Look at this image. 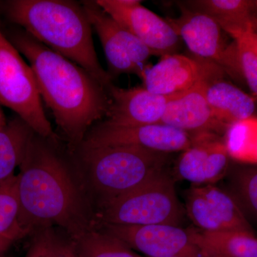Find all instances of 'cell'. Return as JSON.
<instances>
[{"label": "cell", "instance_id": "obj_8", "mask_svg": "<svg viewBox=\"0 0 257 257\" xmlns=\"http://www.w3.org/2000/svg\"><path fill=\"white\" fill-rule=\"evenodd\" d=\"M96 228L148 257L204 254L199 243V230L193 228L183 229L170 224H100Z\"/></svg>", "mask_w": 257, "mask_h": 257}, {"label": "cell", "instance_id": "obj_3", "mask_svg": "<svg viewBox=\"0 0 257 257\" xmlns=\"http://www.w3.org/2000/svg\"><path fill=\"white\" fill-rule=\"evenodd\" d=\"M0 10L11 25L87 71L109 89L112 83L98 59L92 27L82 2L71 0H8Z\"/></svg>", "mask_w": 257, "mask_h": 257}, {"label": "cell", "instance_id": "obj_12", "mask_svg": "<svg viewBox=\"0 0 257 257\" xmlns=\"http://www.w3.org/2000/svg\"><path fill=\"white\" fill-rule=\"evenodd\" d=\"M115 21L138 37L153 55L176 54L180 37L168 22L138 0H96Z\"/></svg>", "mask_w": 257, "mask_h": 257}, {"label": "cell", "instance_id": "obj_28", "mask_svg": "<svg viewBox=\"0 0 257 257\" xmlns=\"http://www.w3.org/2000/svg\"><path fill=\"white\" fill-rule=\"evenodd\" d=\"M15 241L8 238L0 237V257L5 256V253L13 245Z\"/></svg>", "mask_w": 257, "mask_h": 257}, {"label": "cell", "instance_id": "obj_27", "mask_svg": "<svg viewBox=\"0 0 257 257\" xmlns=\"http://www.w3.org/2000/svg\"><path fill=\"white\" fill-rule=\"evenodd\" d=\"M50 229L40 230L32 235L33 239L25 257H47Z\"/></svg>", "mask_w": 257, "mask_h": 257}, {"label": "cell", "instance_id": "obj_32", "mask_svg": "<svg viewBox=\"0 0 257 257\" xmlns=\"http://www.w3.org/2000/svg\"><path fill=\"white\" fill-rule=\"evenodd\" d=\"M1 257H8V256H1Z\"/></svg>", "mask_w": 257, "mask_h": 257}, {"label": "cell", "instance_id": "obj_4", "mask_svg": "<svg viewBox=\"0 0 257 257\" xmlns=\"http://www.w3.org/2000/svg\"><path fill=\"white\" fill-rule=\"evenodd\" d=\"M74 152L76 170L94 213L166 170L168 160V154L138 147H79Z\"/></svg>", "mask_w": 257, "mask_h": 257}, {"label": "cell", "instance_id": "obj_22", "mask_svg": "<svg viewBox=\"0 0 257 257\" xmlns=\"http://www.w3.org/2000/svg\"><path fill=\"white\" fill-rule=\"evenodd\" d=\"M224 143L231 158L257 164V117L252 116L230 125Z\"/></svg>", "mask_w": 257, "mask_h": 257}, {"label": "cell", "instance_id": "obj_26", "mask_svg": "<svg viewBox=\"0 0 257 257\" xmlns=\"http://www.w3.org/2000/svg\"><path fill=\"white\" fill-rule=\"evenodd\" d=\"M47 257H79L73 242L65 234L57 232L51 228L49 238Z\"/></svg>", "mask_w": 257, "mask_h": 257}, {"label": "cell", "instance_id": "obj_31", "mask_svg": "<svg viewBox=\"0 0 257 257\" xmlns=\"http://www.w3.org/2000/svg\"><path fill=\"white\" fill-rule=\"evenodd\" d=\"M253 3H254L255 8H256V10L257 11V0H256V1H253Z\"/></svg>", "mask_w": 257, "mask_h": 257}, {"label": "cell", "instance_id": "obj_17", "mask_svg": "<svg viewBox=\"0 0 257 257\" xmlns=\"http://www.w3.org/2000/svg\"><path fill=\"white\" fill-rule=\"evenodd\" d=\"M212 70L206 79L205 94L216 119L227 128L252 116L256 108L254 99L231 83L211 79Z\"/></svg>", "mask_w": 257, "mask_h": 257}, {"label": "cell", "instance_id": "obj_24", "mask_svg": "<svg viewBox=\"0 0 257 257\" xmlns=\"http://www.w3.org/2000/svg\"><path fill=\"white\" fill-rule=\"evenodd\" d=\"M228 175L227 192L248 220L257 221V167H236Z\"/></svg>", "mask_w": 257, "mask_h": 257}, {"label": "cell", "instance_id": "obj_16", "mask_svg": "<svg viewBox=\"0 0 257 257\" xmlns=\"http://www.w3.org/2000/svg\"><path fill=\"white\" fill-rule=\"evenodd\" d=\"M210 65L178 54L163 56L158 63L145 69L143 87L159 95H176L194 87Z\"/></svg>", "mask_w": 257, "mask_h": 257}, {"label": "cell", "instance_id": "obj_2", "mask_svg": "<svg viewBox=\"0 0 257 257\" xmlns=\"http://www.w3.org/2000/svg\"><path fill=\"white\" fill-rule=\"evenodd\" d=\"M2 30L28 60L42 99L52 111L69 152L73 153L90 128L106 117L110 104L108 89L85 69L23 29L11 25Z\"/></svg>", "mask_w": 257, "mask_h": 257}, {"label": "cell", "instance_id": "obj_20", "mask_svg": "<svg viewBox=\"0 0 257 257\" xmlns=\"http://www.w3.org/2000/svg\"><path fill=\"white\" fill-rule=\"evenodd\" d=\"M199 243L207 257H257V238L252 234L199 230Z\"/></svg>", "mask_w": 257, "mask_h": 257}, {"label": "cell", "instance_id": "obj_21", "mask_svg": "<svg viewBox=\"0 0 257 257\" xmlns=\"http://www.w3.org/2000/svg\"><path fill=\"white\" fill-rule=\"evenodd\" d=\"M71 240L79 257H143L99 228L88 230Z\"/></svg>", "mask_w": 257, "mask_h": 257}, {"label": "cell", "instance_id": "obj_10", "mask_svg": "<svg viewBox=\"0 0 257 257\" xmlns=\"http://www.w3.org/2000/svg\"><path fill=\"white\" fill-rule=\"evenodd\" d=\"M181 10L178 18L170 19L167 22L189 50L229 73H241L235 44L226 47L219 25L209 15L200 12L186 7Z\"/></svg>", "mask_w": 257, "mask_h": 257}, {"label": "cell", "instance_id": "obj_30", "mask_svg": "<svg viewBox=\"0 0 257 257\" xmlns=\"http://www.w3.org/2000/svg\"><path fill=\"white\" fill-rule=\"evenodd\" d=\"M174 257H207L206 255L200 254V255H194V256H179Z\"/></svg>", "mask_w": 257, "mask_h": 257}, {"label": "cell", "instance_id": "obj_11", "mask_svg": "<svg viewBox=\"0 0 257 257\" xmlns=\"http://www.w3.org/2000/svg\"><path fill=\"white\" fill-rule=\"evenodd\" d=\"M186 210L189 219L201 231L254 235L251 225L234 198L212 184L191 187L186 196Z\"/></svg>", "mask_w": 257, "mask_h": 257}, {"label": "cell", "instance_id": "obj_23", "mask_svg": "<svg viewBox=\"0 0 257 257\" xmlns=\"http://www.w3.org/2000/svg\"><path fill=\"white\" fill-rule=\"evenodd\" d=\"M18 177L0 181V237L16 241L25 237L20 224Z\"/></svg>", "mask_w": 257, "mask_h": 257}, {"label": "cell", "instance_id": "obj_15", "mask_svg": "<svg viewBox=\"0 0 257 257\" xmlns=\"http://www.w3.org/2000/svg\"><path fill=\"white\" fill-rule=\"evenodd\" d=\"M194 87L180 93L167 104L160 124L168 125L185 133H213L226 130L214 116L205 94L206 79L211 70Z\"/></svg>", "mask_w": 257, "mask_h": 257}, {"label": "cell", "instance_id": "obj_18", "mask_svg": "<svg viewBox=\"0 0 257 257\" xmlns=\"http://www.w3.org/2000/svg\"><path fill=\"white\" fill-rule=\"evenodd\" d=\"M189 9L209 15L231 37L243 32L257 34V11L248 0H200L187 3Z\"/></svg>", "mask_w": 257, "mask_h": 257}, {"label": "cell", "instance_id": "obj_13", "mask_svg": "<svg viewBox=\"0 0 257 257\" xmlns=\"http://www.w3.org/2000/svg\"><path fill=\"white\" fill-rule=\"evenodd\" d=\"M229 158L224 142L216 134L198 133L177 161L176 174L193 185L212 184L227 175Z\"/></svg>", "mask_w": 257, "mask_h": 257}, {"label": "cell", "instance_id": "obj_1", "mask_svg": "<svg viewBox=\"0 0 257 257\" xmlns=\"http://www.w3.org/2000/svg\"><path fill=\"white\" fill-rule=\"evenodd\" d=\"M58 143L34 133L19 166L20 224L26 236L57 227L73 239L96 228L95 213L76 167Z\"/></svg>", "mask_w": 257, "mask_h": 257}, {"label": "cell", "instance_id": "obj_5", "mask_svg": "<svg viewBox=\"0 0 257 257\" xmlns=\"http://www.w3.org/2000/svg\"><path fill=\"white\" fill-rule=\"evenodd\" d=\"M182 216L175 182L165 170L138 188L96 210V227L100 224L179 226Z\"/></svg>", "mask_w": 257, "mask_h": 257}, {"label": "cell", "instance_id": "obj_6", "mask_svg": "<svg viewBox=\"0 0 257 257\" xmlns=\"http://www.w3.org/2000/svg\"><path fill=\"white\" fill-rule=\"evenodd\" d=\"M42 100L31 67L5 36L0 25V104L14 111L37 135L59 142Z\"/></svg>", "mask_w": 257, "mask_h": 257}, {"label": "cell", "instance_id": "obj_25", "mask_svg": "<svg viewBox=\"0 0 257 257\" xmlns=\"http://www.w3.org/2000/svg\"><path fill=\"white\" fill-rule=\"evenodd\" d=\"M234 39L241 74L257 97V34L243 32Z\"/></svg>", "mask_w": 257, "mask_h": 257}, {"label": "cell", "instance_id": "obj_19", "mask_svg": "<svg viewBox=\"0 0 257 257\" xmlns=\"http://www.w3.org/2000/svg\"><path fill=\"white\" fill-rule=\"evenodd\" d=\"M35 133L23 119L15 115L0 130V181L15 175Z\"/></svg>", "mask_w": 257, "mask_h": 257}, {"label": "cell", "instance_id": "obj_9", "mask_svg": "<svg viewBox=\"0 0 257 257\" xmlns=\"http://www.w3.org/2000/svg\"><path fill=\"white\" fill-rule=\"evenodd\" d=\"M192 143L189 133L168 125L115 126L102 121L90 128L79 147H138L169 154L185 151Z\"/></svg>", "mask_w": 257, "mask_h": 257}, {"label": "cell", "instance_id": "obj_29", "mask_svg": "<svg viewBox=\"0 0 257 257\" xmlns=\"http://www.w3.org/2000/svg\"><path fill=\"white\" fill-rule=\"evenodd\" d=\"M7 121H8V120L5 118L4 113H3V109H2L1 108V104H0V130L5 126Z\"/></svg>", "mask_w": 257, "mask_h": 257}, {"label": "cell", "instance_id": "obj_14", "mask_svg": "<svg viewBox=\"0 0 257 257\" xmlns=\"http://www.w3.org/2000/svg\"><path fill=\"white\" fill-rule=\"evenodd\" d=\"M108 93L110 104L104 121L115 126L160 124L169 101L178 95H159L144 87L123 89L113 84Z\"/></svg>", "mask_w": 257, "mask_h": 257}, {"label": "cell", "instance_id": "obj_7", "mask_svg": "<svg viewBox=\"0 0 257 257\" xmlns=\"http://www.w3.org/2000/svg\"><path fill=\"white\" fill-rule=\"evenodd\" d=\"M93 30H95L109 65V75L135 74L143 78L147 60L153 55L138 37L116 23L96 1H82Z\"/></svg>", "mask_w": 257, "mask_h": 257}]
</instances>
